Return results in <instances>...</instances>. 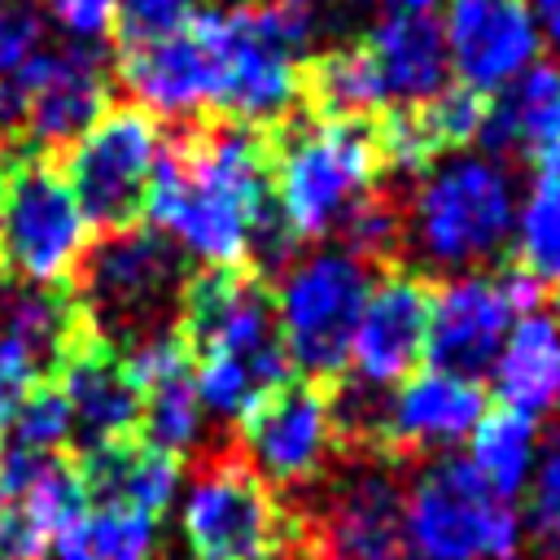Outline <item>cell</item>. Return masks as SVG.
<instances>
[{
  "mask_svg": "<svg viewBox=\"0 0 560 560\" xmlns=\"http://www.w3.org/2000/svg\"><path fill=\"white\" fill-rule=\"evenodd\" d=\"M429 293L433 284L407 267H385L359 311L346 372L372 385H398L424 363L429 332Z\"/></svg>",
  "mask_w": 560,
  "mask_h": 560,
  "instance_id": "2e32d148",
  "label": "cell"
},
{
  "mask_svg": "<svg viewBox=\"0 0 560 560\" xmlns=\"http://www.w3.org/2000/svg\"><path fill=\"white\" fill-rule=\"evenodd\" d=\"M486 407H490V394L481 381L416 368L389 389L385 455L402 464H420L424 455H438L442 446H455L459 438H468Z\"/></svg>",
  "mask_w": 560,
  "mask_h": 560,
  "instance_id": "d6986e66",
  "label": "cell"
},
{
  "mask_svg": "<svg viewBox=\"0 0 560 560\" xmlns=\"http://www.w3.org/2000/svg\"><path fill=\"white\" fill-rule=\"evenodd\" d=\"M179 529L188 560H302L311 551L298 508L254 472L232 438L192 459Z\"/></svg>",
  "mask_w": 560,
  "mask_h": 560,
  "instance_id": "8992f818",
  "label": "cell"
},
{
  "mask_svg": "<svg viewBox=\"0 0 560 560\" xmlns=\"http://www.w3.org/2000/svg\"><path fill=\"white\" fill-rule=\"evenodd\" d=\"M525 9L534 18L538 44L560 61V0H525Z\"/></svg>",
  "mask_w": 560,
  "mask_h": 560,
  "instance_id": "f35d334b",
  "label": "cell"
},
{
  "mask_svg": "<svg viewBox=\"0 0 560 560\" xmlns=\"http://www.w3.org/2000/svg\"><path fill=\"white\" fill-rule=\"evenodd\" d=\"M44 22L57 26L70 44H92L101 48V39L118 26V0H35Z\"/></svg>",
  "mask_w": 560,
  "mask_h": 560,
  "instance_id": "e575fe53",
  "label": "cell"
},
{
  "mask_svg": "<svg viewBox=\"0 0 560 560\" xmlns=\"http://www.w3.org/2000/svg\"><path fill=\"white\" fill-rule=\"evenodd\" d=\"M276 210L271 144L262 131L219 118L166 140L144 223L206 267H249V236Z\"/></svg>",
  "mask_w": 560,
  "mask_h": 560,
  "instance_id": "6da1fadb",
  "label": "cell"
},
{
  "mask_svg": "<svg viewBox=\"0 0 560 560\" xmlns=\"http://www.w3.org/2000/svg\"><path fill=\"white\" fill-rule=\"evenodd\" d=\"M407 560H525V525L486 490L468 455H424L402 499Z\"/></svg>",
  "mask_w": 560,
  "mask_h": 560,
  "instance_id": "ba28073f",
  "label": "cell"
},
{
  "mask_svg": "<svg viewBox=\"0 0 560 560\" xmlns=\"http://www.w3.org/2000/svg\"><path fill=\"white\" fill-rule=\"evenodd\" d=\"M232 442L267 486L289 494L311 486L332 459L328 385L298 372L267 385L241 407Z\"/></svg>",
  "mask_w": 560,
  "mask_h": 560,
  "instance_id": "5bb4252c",
  "label": "cell"
},
{
  "mask_svg": "<svg viewBox=\"0 0 560 560\" xmlns=\"http://www.w3.org/2000/svg\"><path fill=\"white\" fill-rule=\"evenodd\" d=\"M411 464L389 455H332L328 468L302 486L315 490L311 508H298L311 551L337 560H407L402 499Z\"/></svg>",
  "mask_w": 560,
  "mask_h": 560,
  "instance_id": "30bf717a",
  "label": "cell"
},
{
  "mask_svg": "<svg viewBox=\"0 0 560 560\" xmlns=\"http://www.w3.org/2000/svg\"><path fill=\"white\" fill-rule=\"evenodd\" d=\"M442 153H455V149H477L481 140V127H486V96L464 88V83H446L433 101L420 105Z\"/></svg>",
  "mask_w": 560,
  "mask_h": 560,
  "instance_id": "d6a6232c",
  "label": "cell"
},
{
  "mask_svg": "<svg viewBox=\"0 0 560 560\" xmlns=\"http://www.w3.org/2000/svg\"><path fill=\"white\" fill-rule=\"evenodd\" d=\"M376 144H381V166L394 175H407V179H416L420 171H429L442 158V144L420 105H394L376 122Z\"/></svg>",
  "mask_w": 560,
  "mask_h": 560,
  "instance_id": "1f68e13d",
  "label": "cell"
},
{
  "mask_svg": "<svg viewBox=\"0 0 560 560\" xmlns=\"http://www.w3.org/2000/svg\"><path fill=\"white\" fill-rule=\"evenodd\" d=\"M538 420L503 407L490 398V407L481 411V420L468 433V464L477 468V477L486 481L490 494H499L503 503H516L529 486L534 459H538Z\"/></svg>",
  "mask_w": 560,
  "mask_h": 560,
  "instance_id": "d4e9b609",
  "label": "cell"
},
{
  "mask_svg": "<svg viewBox=\"0 0 560 560\" xmlns=\"http://www.w3.org/2000/svg\"><path fill=\"white\" fill-rule=\"evenodd\" d=\"M48 44V22L35 0H0V83H9Z\"/></svg>",
  "mask_w": 560,
  "mask_h": 560,
  "instance_id": "836d02e7",
  "label": "cell"
},
{
  "mask_svg": "<svg viewBox=\"0 0 560 560\" xmlns=\"http://www.w3.org/2000/svg\"><path fill=\"white\" fill-rule=\"evenodd\" d=\"M4 184H9V166L0 162V210H4Z\"/></svg>",
  "mask_w": 560,
  "mask_h": 560,
  "instance_id": "b9f144b4",
  "label": "cell"
},
{
  "mask_svg": "<svg viewBox=\"0 0 560 560\" xmlns=\"http://www.w3.org/2000/svg\"><path fill=\"white\" fill-rule=\"evenodd\" d=\"M438 9L451 74L481 96L508 88L542 52L525 0H442Z\"/></svg>",
  "mask_w": 560,
  "mask_h": 560,
  "instance_id": "9a60e30c",
  "label": "cell"
},
{
  "mask_svg": "<svg viewBox=\"0 0 560 560\" xmlns=\"http://www.w3.org/2000/svg\"><path fill=\"white\" fill-rule=\"evenodd\" d=\"M175 332L188 346L201 407L219 416H241L254 394L293 376L276 328L271 289L254 267L188 271Z\"/></svg>",
  "mask_w": 560,
  "mask_h": 560,
  "instance_id": "7a4b0ae2",
  "label": "cell"
},
{
  "mask_svg": "<svg viewBox=\"0 0 560 560\" xmlns=\"http://www.w3.org/2000/svg\"><path fill=\"white\" fill-rule=\"evenodd\" d=\"M153 551H158V516L127 503L88 508L48 547L52 560H153Z\"/></svg>",
  "mask_w": 560,
  "mask_h": 560,
  "instance_id": "4316f807",
  "label": "cell"
},
{
  "mask_svg": "<svg viewBox=\"0 0 560 560\" xmlns=\"http://www.w3.org/2000/svg\"><path fill=\"white\" fill-rule=\"evenodd\" d=\"M4 442L22 446V451H39V455H57L70 438H74V416H70V398L61 389L57 376H39L26 398L18 402L13 420L0 433Z\"/></svg>",
  "mask_w": 560,
  "mask_h": 560,
  "instance_id": "f546056e",
  "label": "cell"
},
{
  "mask_svg": "<svg viewBox=\"0 0 560 560\" xmlns=\"http://www.w3.org/2000/svg\"><path fill=\"white\" fill-rule=\"evenodd\" d=\"M494 289H499V298H503V306L512 315H534V311H547L556 302V293L538 276H529L525 267H516V262L494 276Z\"/></svg>",
  "mask_w": 560,
  "mask_h": 560,
  "instance_id": "74e56055",
  "label": "cell"
},
{
  "mask_svg": "<svg viewBox=\"0 0 560 560\" xmlns=\"http://www.w3.org/2000/svg\"><path fill=\"white\" fill-rule=\"evenodd\" d=\"M385 267L359 258L346 245H319L298 254L271 289L276 328L289 354V368L311 381H337L350 359V337L363 311L372 280Z\"/></svg>",
  "mask_w": 560,
  "mask_h": 560,
  "instance_id": "9c48e42d",
  "label": "cell"
},
{
  "mask_svg": "<svg viewBox=\"0 0 560 560\" xmlns=\"http://www.w3.org/2000/svg\"><path fill=\"white\" fill-rule=\"evenodd\" d=\"M512 262L560 293V179H538L512 219Z\"/></svg>",
  "mask_w": 560,
  "mask_h": 560,
  "instance_id": "f1b7e54d",
  "label": "cell"
},
{
  "mask_svg": "<svg viewBox=\"0 0 560 560\" xmlns=\"http://www.w3.org/2000/svg\"><path fill=\"white\" fill-rule=\"evenodd\" d=\"M359 44L376 66L385 105H424L451 83L446 44L433 13H381Z\"/></svg>",
  "mask_w": 560,
  "mask_h": 560,
  "instance_id": "7402d4cb",
  "label": "cell"
},
{
  "mask_svg": "<svg viewBox=\"0 0 560 560\" xmlns=\"http://www.w3.org/2000/svg\"><path fill=\"white\" fill-rule=\"evenodd\" d=\"M109 105V66L92 44H44L0 83V131H22L35 153L70 149Z\"/></svg>",
  "mask_w": 560,
  "mask_h": 560,
  "instance_id": "4fadbf2b",
  "label": "cell"
},
{
  "mask_svg": "<svg viewBox=\"0 0 560 560\" xmlns=\"http://www.w3.org/2000/svg\"><path fill=\"white\" fill-rule=\"evenodd\" d=\"M114 74L127 88L131 105L149 109L158 122H197L206 109H214L210 52L192 26L127 39Z\"/></svg>",
  "mask_w": 560,
  "mask_h": 560,
  "instance_id": "ac0fdd59",
  "label": "cell"
},
{
  "mask_svg": "<svg viewBox=\"0 0 560 560\" xmlns=\"http://www.w3.org/2000/svg\"><path fill=\"white\" fill-rule=\"evenodd\" d=\"M490 376H494V402L516 407L534 420L547 411H560V315L556 306L521 315V324L508 328Z\"/></svg>",
  "mask_w": 560,
  "mask_h": 560,
  "instance_id": "cb8c5ba5",
  "label": "cell"
},
{
  "mask_svg": "<svg viewBox=\"0 0 560 560\" xmlns=\"http://www.w3.org/2000/svg\"><path fill=\"white\" fill-rule=\"evenodd\" d=\"M210 52L214 109L245 127H280L302 105L311 18L276 0L197 9L188 22Z\"/></svg>",
  "mask_w": 560,
  "mask_h": 560,
  "instance_id": "277c9868",
  "label": "cell"
},
{
  "mask_svg": "<svg viewBox=\"0 0 560 560\" xmlns=\"http://www.w3.org/2000/svg\"><path fill=\"white\" fill-rule=\"evenodd\" d=\"M402 206V245L416 276H464L486 267L512 241L516 179L503 158L481 149L442 153L411 179Z\"/></svg>",
  "mask_w": 560,
  "mask_h": 560,
  "instance_id": "3957f363",
  "label": "cell"
},
{
  "mask_svg": "<svg viewBox=\"0 0 560 560\" xmlns=\"http://www.w3.org/2000/svg\"><path fill=\"white\" fill-rule=\"evenodd\" d=\"M201 398L192 385V368L171 372L140 389V438L153 442L166 455H188L197 451L201 438Z\"/></svg>",
  "mask_w": 560,
  "mask_h": 560,
  "instance_id": "83f0119b",
  "label": "cell"
},
{
  "mask_svg": "<svg viewBox=\"0 0 560 560\" xmlns=\"http://www.w3.org/2000/svg\"><path fill=\"white\" fill-rule=\"evenodd\" d=\"M363 9H385V13H433L442 0H354Z\"/></svg>",
  "mask_w": 560,
  "mask_h": 560,
  "instance_id": "ab89813d",
  "label": "cell"
},
{
  "mask_svg": "<svg viewBox=\"0 0 560 560\" xmlns=\"http://www.w3.org/2000/svg\"><path fill=\"white\" fill-rule=\"evenodd\" d=\"M525 525L542 560H560V420L547 438H538V459L525 486Z\"/></svg>",
  "mask_w": 560,
  "mask_h": 560,
  "instance_id": "4dcf8cb0",
  "label": "cell"
},
{
  "mask_svg": "<svg viewBox=\"0 0 560 560\" xmlns=\"http://www.w3.org/2000/svg\"><path fill=\"white\" fill-rule=\"evenodd\" d=\"M271 144V201L298 241L337 236L346 214L376 192L381 144L372 118L302 114L280 122Z\"/></svg>",
  "mask_w": 560,
  "mask_h": 560,
  "instance_id": "5b68a950",
  "label": "cell"
},
{
  "mask_svg": "<svg viewBox=\"0 0 560 560\" xmlns=\"http://www.w3.org/2000/svg\"><path fill=\"white\" fill-rule=\"evenodd\" d=\"M481 153H525L538 179H560V61H534L508 88L486 96Z\"/></svg>",
  "mask_w": 560,
  "mask_h": 560,
  "instance_id": "44dd1931",
  "label": "cell"
},
{
  "mask_svg": "<svg viewBox=\"0 0 560 560\" xmlns=\"http://www.w3.org/2000/svg\"><path fill=\"white\" fill-rule=\"evenodd\" d=\"M92 228L61 175L44 153L13 162L0 210V280L35 289H70Z\"/></svg>",
  "mask_w": 560,
  "mask_h": 560,
  "instance_id": "8fae6325",
  "label": "cell"
},
{
  "mask_svg": "<svg viewBox=\"0 0 560 560\" xmlns=\"http://www.w3.org/2000/svg\"><path fill=\"white\" fill-rule=\"evenodd\" d=\"M88 503H127L149 516H162L179 490V455L158 451L140 433L79 446L74 455Z\"/></svg>",
  "mask_w": 560,
  "mask_h": 560,
  "instance_id": "603a6c76",
  "label": "cell"
},
{
  "mask_svg": "<svg viewBox=\"0 0 560 560\" xmlns=\"http://www.w3.org/2000/svg\"><path fill=\"white\" fill-rule=\"evenodd\" d=\"M184 280V249L158 228L136 223L122 232H101V241L83 249L70 298L114 350H127L162 328H175Z\"/></svg>",
  "mask_w": 560,
  "mask_h": 560,
  "instance_id": "52a82bcc",
  "label": "cell"
},
{
  "mask_svg": "<svg viewBox=\"0 0 560 560\" xmlns=\"http://www.w3.org/2000/svg\"><path fill=\"white\" fill-rule=\"evenodd\" d=\"M302 560H337V556H328V551H306Z\"/></svg>",
  "mask_w": 560,
  "mask_h": 560,
  "instance_id": "7bdbcfd3",
  "label": "cell"
},
{
  "mask_svg": "<svg viewBox=\"0 0 560 560\" xmlns=\"http://www.w3.org/2000/svg\"><path fill=\"white\" fill-rule=\"evenodd\" d=\"M512 311L503 306L494 276L464 271L446 276L429 293V332H424V363L433 372H451L464 381H481L499 346L508 337Z\"/></svg>",
  "mask_w": 560,
  "mask_h": 560,
  "instance_id": "e0dca14e",
  "label": "cell"
},
{
  "mask_svg": "<svg viewBox=\"0 0 560 560\" xmlns=\"http://www.w3.org/2000/svg\"><path fill=\"white\" fill-rule=\"evenodd\" d=\"M201 0H118V31L122 44L127 39H149V35H166L179 31L197 18Z\"/></svg>",
  "mask_w": 560,
  "mask_h": 560,
  "instance_id": "d590c367",
  "label": "cell"
},
{
  "mask_svg": "<svg viewBox=\"0 0 560 560\" xmlns=\"http://www.w3.org/2000/svg\"><path fill=\"white\" fill-rule=\"evenodd\" d=\"M166 149L162 122L140 105H105V114L66 149V184L96 232H122L144 219L149 184Z\"/></svg>",
  "mask_w": 560,
  "mask_h": 560,
  "instance_id": "7c38bea8",
  "label": "cell"
},
{
  "mask_svg": "<svg viewBox=\"0 0 560 560\" xmlns=\"http://www.w3.org/2000/svg\"><path fill=\"white\" fill-rule=\"evenodd\" d=\"M52 376L61 381V389L70 398L79 446L140 433V394L131 389L118 350L96 332V324L88 315L74 328V337L66 341Z\"/></svg>",
  "mask_w": 560,
  "mask_h": 560,
  "instance_id": "ffe728a7",
  "label": "cell"
},
{
  "mask_svg": "<svg viewBox=\"0 0 560 560\" xmlns=\"http://www.w3.org/2000/svg\"><path fill=\"white\" fill-rule=\"evenodd\" d=\"M302 101L328 118H372L385 109L376 66L363 44H332L319 57H306Z\"/></svg>",
  "mask_w": 560,
  "mask_h": 560,
  "instance_id": "484cf974",
  "label": "cell"
},
{
  "mask_svg": "<svg viewBox=\"0 0 560 560\" xmlns=\"http://www.w3.org/2000/svg\"><path fill=\"white\" fill-rule=\"evenodd\" d=\"M35 381H39V368L31 363V354H26L18 341L0 337V433H4V424L13 420L18 402L26 398V389H31Z\"/></svg>",
  "mask_w": 560,
  "mask_h": 560,
  "instance_id": "8d00e7d4",
  "label": "cell"
},
{
  "mask_svg": "<svg viewBox=\"0 0 560 560\" xmlns=\"http://www.w3.org/2000/svg\"><path fill=\"white\" fill-rule=\"evenodd\" d=\"M276 4H284V9H298V13H311L315 4H324V0H276Z\"/></svg>",
  "mask_w": 560,
  "mask_h": 560,
  "instance_id": "60d3db41",
  "label": "cell"
}]
</instances>
